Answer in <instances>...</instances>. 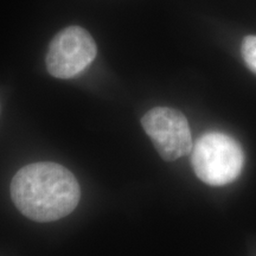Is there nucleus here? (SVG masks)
<instances>
[{"label":"nucleus","instance_id":"nucleus-2","mask_svg":"<svg viewBox=\"0 0 256 256\" xmlns=\"http://www.w3.org/2000/svg\"><path fill=\"white\" fill-rule=\"evenodd\" d=\"M192 168L203 183L211 186L230 184L241 174L244 156L234 138L220 132L202 136L192 147Z\"/></svg>","mask_w":256,"mask_h":256},{"label":"nucleus","instance_id":"nucleus-4","mask_svg":"<svg viewBox=\"0 0 256 256\" xmlns=\"http://www.w3.org/2000/svg\"><path fill=\"white\" fill-rule=\"evenodd\" d=\"M156 150L166 162H174L191 152L190 126L183 113L170 107H156L142 119Z\"/></svg>","mask_w":256,"mask_h":256},{"label":"nucleus","instance_id":"nucleus-5","mask_svg":"<svg viewBox=\"0 0 256 256\" xmlns=\"http://www.w3.org/2000/svg\"><path fill=\"white\" fill-rule=\"evenodd\" d=\"M241 52L248 68L256 74V36H247L243 40Z\"/></svg>","mask_w":256,"mask_h":256},{"label":"nucleus","instance_id":"nucleus-1","mask_svg":"<svg viewBox=\"0 0 256 256\" xmlns=\"http://www.w3.org/2000/svg\"><path fill=\"white\" fill-rule=\"evenodd\" d=\"M11 197L23 215L52 222L72 214L81 198L72 172L56 162H34L20 168L11 183Z\"/></svg>","mask_w":256,"mask_h":256},{"label":"nucleus","instance_id":"nucleus-3","mask_svg":"<svg viewBox=\"0 0 256 256\" xmlns=\"http://www.w3.org/2000/svg\"><path fill=\"white\" fill-rule=\"evenodd\" d=\"M96 54V44L89 32L69 26L51 40L46 58L48 72L57 78H72L95 60Z\"/></svg>","mask_w":256,"mask_h":256}]
</instances>
